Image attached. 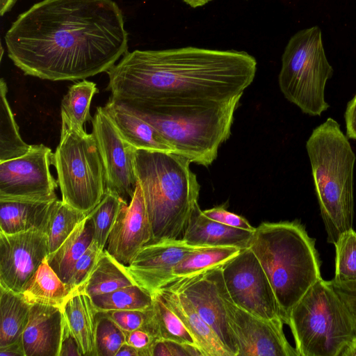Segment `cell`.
<instances>
[{
    "label": "cell",
    "mask_w": 356,
    "mask_h": 356,
    "mask_svg": "<svg viewBox=\"0 0 356 356\" xmlns=\"http://www.w3.org/2000/svg\"><path fill=\"white\" fill-rule=\"evenodd\" d=\"M150 308L146 310H116L105 313L124 332H131L145 326L149 321Z\"/></svg>",
    "instance_id": "obj_38"
},
{
    "label": "cell",
    "mask_w": 356,
    "mask_h": 356,
    "mask_svg": "<svg viewBox=\"0 0 356 356\" xmlns=\"http://www.w3.org/2000/svg\"><path fill=\"white\" fill-rule=\"evenodd\" d=\"M156 338L147 330L140 328L126 332V342L140 351V356H150V350Z\"/></svg>",
    "instance_id": "obj_42"
},
{
    "label": "cell",
    "mask_w": 356,
    "mask_h": 356,
    "mask_svg": "<svg viewBox=\"0 0 356 356\" xmlns=\"http://www.w3.org/2000/svg\"><path fill=\"white\" fill-rule=\"evenodd\" d=\"M344 119L346 136L348 139L356 140V93L347 104Z\"/></svg>",
    "instance_id": "obj_44"
},
{
    "label": "cell",
    "mask_w": 356,
    "mask_h": 356,
    "mask_svg": "<svg viewBox=\"0 0 356 356\" xmlns=\"http://www.w3.org/2000/svg\"><path fill=\"white\" fill-rule=\"evenodd\" d=\"M152 239V229L141 187L137 181L134 197L119 213L105 250L119 262L129 265Z\"/></svg>",
    "instance_id": "obj_17"
},
{
    "label": "cell",
    "mask_w": 356,
    "mask_h": 356,
    "mask_svg": "<svg viewBox=\"0 0 356 356\" xmlns=\"http://www.w3.org/2000/svg\"><path fill=\"white\" fill-rule=\"evenodd\" d=\"M91 122L92 133L104 164L106 189L117 193L129 204L137 185L134 165L136 149L121 137L104 106L97 108Z\"/></svg>",
    "instance_id": "obj_14"
},
{
    "label": "cell",
    "mask_w": 356,
    "mask_h": 356,
    "mask_svg": "<svg viewBox=\"0 0 356 356\" xmlns=\"http://www.w3.org/2000/svg\"><path fill=\"white\" fill-rule=\"evenodd\" d=\"M241 250L233 246L200 247L176 265L173 270L175 280L221 266L238 254Z\"/></svg>",
    "instance_id": "obj_32"
},
{
    "label": "cell",
    "mask_w": 356,
    "mask_h": 356,
    "mask_svg": "<svg viewBox=\"0 0 356 356\" xmlns=\"http://www.w3.org/2000/svg\"><path fill=\"white\" fill-rule=\"evenodd\" d=\"M221 268L227 290L236 305L263 319L281 318L270 281L249 248L241 250Z\"/></svg>",
    "instance_id": "obj_11"
},
{
    "label": "cell",
    "mask_w": 356,
    "mask_h": 356,
    "mask_svg": "<svg viewBox=\"0 0 356 356\" xmlns=\"http://www.w3.org/2000/svg\"><path fill=\"white\" fill-rule=\"evenodd\" d=\"M166 286L186 296L229 355L236 356L237 347L227 322L225 299L229 293L221 266L175 280Z\"/></svg>",
    "instance_id": "obj_12"
},
{
    "label": "cell",
    "mask_w": 356,
    "mask_h": 356,
    "mask_svg": "<svg viewBox=\"0 0 356 356\" xmlns=\"http://www.w3.org/2000/svg\"><path fill=\"white\" fill-rule=\"evenodd\" d=\"M98 312L146 310L152 307L153 296L137 284L91 297Z\"/></svg>",
    "instance_id": "obj_33"
},
{
    "label": "cell",
    "mask_w": 356,
    "mask_h": 356,
    "mask_svg": "<svg viewBox=\"0 0 356 356\" xmlns=\"http://www.w3.org/2000/svg\"><path fill=\"white\" fill-rule=\"evenodd\" d=\"M115 356H140V353L138 349L124 342L118 350Z\"/></svg>",
    "instance_id": "obj_46"
},
{
    "label": "cell",
    "mask_w": 356,
    "mask_h": 356,
    "mask_svg": "<svg viewBox=\"0 0 356 356\" xmlns=\"http://www.w3.org/2000/svg\"><path fill=\"white\" fill-rule=\"evenodd\" d=\"M104 250L92 241L74 266L71 277L67 284L71 292L83 286Z\"/></svg>",
    "instance_id": "obj_37"
},
{
    "label": "cell",
    "mask_w": 356,
    "mask_h": 356,
    "mask_svg": "<svg viewBox=\"0 0 356 356\" xmlns=\"http://www.w3.org/2000/svg\"><path fill=\"white\" fill-rule=\"evenodd\" d=\"M152 296L149 321L143 329L150 332L156 340H170L197 346L181 321L170 309L161 295L156 292Z\"/></svg>",
    "instance_id": "obj_28"
},
{
    "label": "cell",
    "mask_w": 356,
    "mask_h": 356,
    "mask_svg": "<svg viewBox=\"0 0 356 356\" xmlns=\"http://www.w3.org/2000/svg\"><path fill=\"white\" fill-rule=\"evenodd\" d=\"M248 248L264 268L280 316L288 324L293 307L321 278L315 240L298 220L264 222L255 227Z\"/></svg>",
    "instance_id": "obj_3"
},
{
    "label": "cell",
    "mask_w": 356,
    "mask_h": 356,
    "mask_svg": "<svg viewBox=\"0 0 356 356\" xmlns=\"http://www.w3.org/2000/svg\"><path fill=\"white\" fill-rule=\"evenodd\" d=\"M93 234V225L87 215L60 247L47 255L49 264L66 284L75 264L92 242Z\"/></svg>",
    "instance_id": "obj_24"
},
{
    "label": "cell",
    "mask_w": 356,
    "mask_h": 356,
    "mask_svg": "<svg viewBox=\"0 0 356 356\" xmlns=\"http://www.w3.org/2000/svg\"><path fill=\"white\" fill-rule=\"evenodd\" d=\"M202 212L209 218L228 226L252 232L255 229L245 218L227 211L225 206L215 207Z\"/></svg>",
    "instance_id": "obj_40"
},
{
    "label": "cell",
    "mask_w": 356,
    "mask_h": 356,
    "mask_svg": "<svg viewBox=\"0 0 356 356\" xmlns=\"http://www.w3.org/2000/svg\"><path fill=\"white\" fill-rule=\"evenodd\" d=\"M191 163L175 153L136 149V176L152 229L149 243L181 238L200 191Z\"/></svg>",
    "instance_id": "obj_4"
},
{
    "label": "cell",
    "mask_w": 356,
    "mask_h": 356,
    "mask_svg": "<svg viewBox=\"0 0 356 356\" xmlns=\"http://www.w3.org/2000/svg\"><path fill=\"white\" fill-rule=\"evenodd\" d=\"M253 232L209 218L197 203L191 214L181 238L193 246H233L242 250L248 248Z\"/></svg>",
    "instance_id": "obj_19"
},
{
    "label": "cell",
    "mask_w": 356,
    "mask_h": 356,
    "mask_svg": "<svg viewBox=\"0 0 356 356\" xmlns=\"http://www.w3.org/2000/svg\"><path fill=\"white\" fill-rule=\"evenodd\" d=\"M31 307L22 293L0 286V347L22 339Z\"/></svg>",
    "instance_id": "obj_26"
},
{
    "label": "cell",
    "mask_w": 356,
    "mask_h": 356,
    "mask_svg": "<svg viewBox=\"0 0 356 356\" xmlns=\"http://www.w3.org/2000/svg\"><path fill=\"white\" fill-rule=\"evenodd\" d=\"M238 106L234 104L182 116L136 115L151 124L173 147L175 154L191 163L208 167L217 158L222 143L230 136Z\"/></svg>",
    "instance_id": "obj_9"
},
{
    "label": "cell",
    "mask_w": 356,
    "mask_h": 356,
    "mask_svg": "<svg viewBox=\"0 0 356 356\" xmlns=\"http://www.w3.org/2000/svg\"><path fill=\"white\" fill-rule=\"evenodd\" d=\"M330 283L347 307L356 326V281L337 282L332 280Z\"/></svg>",
    "instance_id": "obj_41"
},
{
    "label": "cell",
    "mask_w": 356,
    "mask_h": 356,
    "mask_svg": "<svg viewBox=\"0 0 356 356\" xmlns=\"http://www.w3.org/2000/svg\"><path fill=\"white\" fill-rule=\"evenodd\" d=\"M71 293L67 285L50 266L46 258L28 281L21 293L31 305L61 307Z\"/></svg>",
    "instance_id": "obj_25"
},
{
    "label": "cell",
    "mask_w": 356,
    "mask_h": 356,
    "mask_svg": "<svg viewBox=\"0 0 356 356\" xmlns=\"http://www.w3.org/2000/svg\"><path fill=\"white\" fill-rule=\"evenodd\" d=\"M51 163L57 172L61 200L88 214L106 189L104 164L93 134L62 123L60 142Z\"/></svg>",
    "instance_id": "obj_8"
},
{
    "label": "cell",
    "mask_w": 356,
    "mask_h": 356,
    "mask_svg": "<svg viewBox=\"0 0 356 356\" xmlns=\"http://www.w3.org/2000/svg\"><path fill=\"white\" fill-rule=\"evenodd\" d=\"M157 293L181 321L203 356H230L186 296L168 286L161 288Z\"/></svg>",
    "instance_id": "obj_21"
},
{
    "label": "cell",
    "mask_w": 356,
    "mask_h": 356,
    "mask_svg": "<svg viewBox=\"0 0 356 356\" xmlns=\"http://www.w3.org/2000/svg\"><path fill=\"white\" fill-rule=\"evenodd\" d=\"M17 0H0V14L3 16L6 13L10 10L14 6Z\"/></svg>",
    "instance_id": "obj_47"
},
{
    "label": "cell",
    "mask_w": 356,
    "mask_h": 356,
    "mask_svg": "<svg viewBox=\"0 0 356 356\" xmlns=\"http://www.w3.org/2000/svg\"><path fill=\"white\" fill-rule=\"evenodd\" d=\"M48 254L47 236L41 229L0 232V286L21 293Z\"/></svg>",
    "instance_id": "obj_15"
},
{
    "label": "cell",
    "mask_w": 356,
    "mask_h": 356,
    "mask_svg": "<svg viewBox=\"0 0 356 356\" xmlns=\"http://www.w3.org/2000/svg\"><path fill=\"white\" fill-rule=\"evenodd\" d=\"M183 2H184L188 6L192 7V8H198L203 6L206 4H207L209 2L211 1L212 0H181Z\"/></svg>",
    "instance_id": "obj_49"
},
{
    "label": "cell",
    "mask_w": 356,
    "mask_h": 356,
    "mask_svg": "<svg viewBox=\"0 0 356 356\" xmlns=\"http://www.w3.org/2000/svg\"><path fill=\"white\" fill-rule=\"evenodd\" d=\"M336 250L335 275L337 282L356 281V232L350 229L334 244Z\"/></svg>",
    "instance_id": "obj_36"
},
{
    "label": "cell",
    "mask_w": 356,
    "mask_h": 356,
    "mask_svg": "<svg viewBox=\"0 0 356 356\" xmlns=\"http://www.w3.org/2000/svg\"><path fill=\"white\" fill-rule=\"evenodd\" d=\"M124 342L126 332L105 312L97 311L95 330L96 356H115Z\"/></svg>",
    "instance_id": "obj_35"
},
{
    "label": "cell",
    "mask_w": 356,
    "mask_h": 356,
    "mask_svg": "<svg viewBox=\"0 0 356 356\" xmlns=\"http://www.w3.org/2000/svg\"><path fill=\"white\" fill-rule=\"evenodd\" d=\"M53 154L43 144L31 145L24 155L0 162V200H58V184L50 171Z\"/></svg>",
    "instance_id": "obj_10"
},
{
    "label": "cell",
    "mask_w": 356,
    "mask_h": 356,
    "mask_svg": "<svg viewBox=\"0 0 356 356\" xmlns=\"http://www.w3.org/2000/svg\"><path fill=\"white\" fill-rule=\"evenodd\" d=\"M333 72L321 31L315 26L297 32L289 40L282 54L278 84L284 97L303 113L321 116L330 107L325 89Z\"/></svg>",
    "instance_id": "obj_7"
},
{
    "label": "cell",
    "mask_w": 356,
    "mask_h": 356,
    "mask_svg": "<svg viewBox=\"0 0 356 356\" xmlns=\"http://www.w3.org/2000/svg\"><path fill=\"white\" fill-rule=\"evenodd\" d=\"M340 356H356V339L347 346Z\"/></svg>",
    "instance_id": "obj_48"
},
{
    "label": "cell",
    "mask_w": 356,
    "mask_h": 356,
    "mask_svg": "<svg viewBox=\"0 0 356 356\" xmlns=\"http://www.w3.org/2000/svg\"><path fill=\"white\" fill-rule=\"evenodd\" d=\"M5 42L25 75L76 81L113 67L127 51L128 33L113 0H42L13 22Z\"/></svg>",
    "instance_id": "obj_2"
},
{
    "label": "cell",
    "mask_w": 356,
    "mask_h": 356,
    "mask_svg": "<svg viewBox=\"0 0 356 356\" xmlns=\"http://www.w3.org/2000/svg\"><path fill=\"white\" fill-rule=\"evenodd\" d=\"M227 322L237 347L236 356H299L288 342L280 317L266 320L225 299Z\"/></svg>",
    "instance_id": "obj_13"
},
{
    "label": "cell",
    "mask_w": 356,
    "mask_h": 356,
    "mask_svg": "<svg viewBox=\"0 0 356 356\" xmlns=\"http://www.w3.org/2000/svg\"><path fill=\"white\" fill-rule=\"evenodd\" d=\"M306 150L327 242L334 244L353 227L356 156L340 124L332 118L313 129Z\"/></svg>",
    "instance_id": "obj_5"
},
{
    "label": "cell",
    "mask_w": 356,
    "mask_h": 356,
    "mask_svg": "<svg viewBox=\"0 0 356 356\" xmlns=\"http://www.w3.org/2000/svg\"><path fill=\"white\" fill-rule=\"evenodd\" d=\"M104 108L121 137L136 149L175 153L151 124L117 102L109 99Z\"/></svg>",
    "instance_id": "obj_20"
},
{
    "label": "cell",
    "mask_w": 356,
    "mask_h": 356,
    "mask_svg": "<svg viewBox=\"0 0 356 356\" xmlns=\"http://www.w3.org/2000/svg\"><path fill=\"white\" fill-rule=\"evenodd\" d=\"M97 92L96 84L86 79L72 85L61 101L62 123L77 131H85V123L92 119L90 112V104Z\"/></svg>",
    "instance_id": "obj_29"
},
{
    "label": "cell",
    "mask_w": 356,
    "mask_h": 356,
    "mask_svg": "<svg viewBox=\"0 0 356 356\" xmlns=\"http://www.w3.org/2000/svg\"><path fill=\"white\" fill-rule=\"evenodd\" d=\"M257 65L254 56L234 49L134 50L106 72V90L136 115H195L239 104Z\"/></svg>",
    "instance_id": "obj_1"
},
{
    "label": "cell",
    "mask_w": 356,
    "mask_h": 356,
    "mask_svg": "<svg viewBox=\"0 0 356 356\" xmlns=\"http://www.w3.org/2000/svg\"><path fill=\"white\" fill-rule=\"evenodd\" d=\"M63 316L76 337L83 356H96L95 330L97 310L91 297L82 291L71 293L60 307Z\"/></svg>",
    "instance_id": "obj_22"
},
{
    "label": "cell",
    "mask_w": 356,
    "mask_h": 356,
    "mask_svg": "<svg viewBox=\"0 0 356 356\" xmlns=\"http://www.w3.org/2000/svg\"><path fill=\"white\" fill-rule=\"evenodd\" d=\"M0 356H25L22 339L6 346L0 347Z\"/></svg>",
    "instance_id": "obj_45"
},
{
    "label": "cell",
    "mask_w": 356,
    "mask_h": 356,
    "mask_svg": "<svg viewBox=\"0 0 356 356\" xmlns=\"http://www.w3.org/2000/svg\"><path fill=\"white\" fill-rule=\"evenodd\" d=\"M87 215L62 200H56L53 202L44 228L49 254L60 247Z\"/></svg>",
    "instance_id": "obj_31"
},
{
    "label": "cell",
    "mask_w": 356,
    "mask_h": 356,
    "mask_svg": "<svg viewBox=\"0 0 356 356\" xmlns=\"http://www.w3.org/2000/svg\"><path fill=\"white\" fill-rule=\"evenodd\" d=\"M299 356H340L356 326L330 281L316 282L291 309L287 324Z\"/></svg>",
    "instance_id": "obj_6"
},
{
    "label": "cell",
    "mask_w": 356,
    "mask_h": 356,
    "mask_svg": "<svg viewBox=\"0 0 356 356\" xmlns=\"http://www.w3.org/2000/svg\"><path fill=\"white\" fill-rule=\"evenodd\" d=\"M63 327L60 307L32 304L22 337L25 356H58Z\"/></svg>",
    "instance_id": "obj_18"
},
{
    "label": "cell",
    "mask_w": 356,
    "mask_h": 356,
    "mask_svg": "<svg viewBox=\"0 0 356 356\" xmlns=\"http://www.w3.org/2000/svg\"><path fill=\"white\" fill-rule=\"evenodd\" d=\"M150 356H203V354L195 345L156 340L151 347Z\"/></svg>",
    "instance_id": "obj_39"
},
{
    "label": "cell",
    "mask_w": 356,
    "mask_h": 356,
    "mask_svg": "<svg viewBox=\"0 0 356 356\" xmlns=\"http://www.w3.org/2000/svg\"><path fill=\"white\" fill-rule=\"evenodd\" d=\"M54 201L0 200V232L15 234L32 229L44 231Z\"/></svg>",
    "instance_id": "obj_23"
},
{
    "label": "cell",
    "mask_w": 356,
    "mask_h": 356,
    "mask_svg": "<svg viewBox=\"0 0 356 356\" xmlns=\"http://www.w3.org/2000/svg\"><path fill=\"white\" fill-rule=\"evenodd\" d=\"M58 356H83L79 344L70 330L64 316Z\"/></svg>",
    "instance_id": "obj_43"
},
{
    "label": "cell",
    "mask_w": 356,
    "mask_h": 356,
    "mask_svg": "<svg viewBox=\"0 0 356 356\" xmlns=\"http://www.w3.org/2000/svg\"><path fill=\"white\" fill-rule=\"evenodd\" d=\"M8 88L3 78L0 81V162L26 154L30 145L22 138L19 127L7 99Z\"/></svg>",
    "instance_id": "obj_30"
},
{
    "label": "cell",
    "mask_w": 356,
    "mask_h": 356,
    "mask_svg": "<svg viewBox=\"0 0 356 356\" xmlns=\"http://www.w3.org/2000/svg\"><path fill=\"white\" fill-rule=\"evenodd\" d=\"M199 248L182 238L150 243L137 252L126 268L134 282L153 296L175 280L176 265Z\"/></svg>",
    "instance_id": "obj_16"
},
{
    "label": "cell",
    "mask_w": 356,
    "mask_h": 356,
    "mask_svg": "<svg viewBox=\"0 0 356 356\" xmlns=\"http://www.w3.org/2000/svg\"><path fill=\"white\" fill-rule=\"evenodd\" d=\"M136 284L126 266L104 250L83 286L79 289L90 297Z\"/></svg>",
    "instance_id": "obj_27"
},
{
    "label": "cell",
    "mask_w": 356,
    "mask_h": 356,
    "mask_svg": "<svg viewBox=\"0 0 356 356\" xmlns=\"http://www.w3.org/2000/svg\"><path fill=\"white\" fill-rule=\"evenodd\" d=\"M125 204H128L117 193L106 189L101 201L88 214L93 225V241L102 250H105L108 236Z\"/></svg>",
    "instance_id": "obj_34"
}]
</instances>
